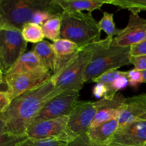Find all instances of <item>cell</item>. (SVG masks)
I'll return each instance as SVG.
<instances>
[{
  "mask_svg": "<svg viewBox=\"0 0 146 146\" xmlns=\"http://www.w3.org/2000/svg\"><path fill=\"white\" fill-rule=\"evenodd\" d=\"M0 71H1L3 72V70H2V67H1V63H0ZM4 73V72H3Z\"/></svg>",
  "mask_w": 146,
  "mask_h": 146,
  "instance_id": "38",
  "label": "cell"
},
{
  "mask_svg": "<svg viewBox=\"0 0 146 146\" xmlns=\"http://www.w3.org/2000/svg\"><path fill=\"white\" fill-rule=\"evenodd\" d=\"M94 53L93 44L80 48L74 59L57 77L56 89L61 94L65 91H80L85 84V74Z\"/></svg>",
  "mask_w": 146,
  "mask_h": 146,
  "instance_id": "5",
  "label": "cell"
},
{
  "mask_svg": "<svg viewBox=\"0 0 146 146\" xmlns=\"http://www.w3.org/2000/svg\"><path fill=\"white\" fill-rule=\"evenodd\" d=\"M110 144L146 146V121H137L119 127Z\"/></svg>",
  "mask_w": 146,
  "mask_h": 146,
  "instance_id": "13",
  "label": "cell"
},
{
  "mask_svg": "<svg viewBox=\"0 0 146 146\" xmlns=\"http://www.w3.org/2000/svg\"><path fill=\"white\" fill-rule=\"evenodd\" d=\"M113 38L106 37L93 43L94 53L85 74V82H94L96 78L111 70L130 64L129 47L117 46Z\"/></svg>",
  "mask_w": 146,
  "mask_h": 146,
  "instance_id": "2",
  "label": "cell"
},
{
  "mask_svg": "<svg viewBox=\"0 0 146 146\" xmlns=\"http://www.w3.org/2000/svg\"><path fill=\"white\" fill-rule=\"evenodd\" d=\"M61 19V38L73 41L79 48L101 40L98 21L91 13L64 11Z\"/></svg>",
  "mask_w": 146,
  "mask_h": 146,
  "instance_id": "4",
  "label": "cell"
},
{
  "mask_svg": "<svg viewBox=\"0 0 146 146\" xmlns=\"http://www.w3.org/2000/svg\"><path fill=\"white\" fill-rule=\"evenodd\" d=\"M33 51L38 57L44 68L52 74L56 61V54L52 44L48 41H43L34 45Z\"/></svg>",
  "mask_w": 146,
  "mask_h": 146,
  "instance_id": "18",
  "label": "cell"
},
{
  "mask_svg": "<svg viewBox=\"0 0 146 146\" xmlns=\"http://www.w3.org/2000/svg\"><path fill=\"white\" fill-rule=\"evenodd\" d=\"M68 115L34 121L27 131V138L33 139H58L70 142L67 132Z\"/></svg>",
  "mask_w": 146,
  "mask_h": 146,
  "instance_id": "8",
  "label": "cell"
},
{
  "mask_svg": "<svg viewBox=\"0 0 146 146\" xmlns=\"http://www.w3.org/2000/svg\"><path fill=\"white\" fill-rule=\"evenodd\" d=\"M111 4L118 8L126 9L131 12L140 13L146 11V0H111Z\"/></svg>",
  "mask_w": 146,
  "mask_h": 146,
  "instance_id": "24",
  "label": "cell"
},
{
  "mask_svg": "<svg viewBox=\"0 0 146 146\" xmlns=\"http://www.w3.org/2000/svg\"><path fill=\"white\" fill-rule=\"evenodd\" d=\"M144 40H146V19L141 17L139 13L131 12L128 24L113 38V44L129 47Z\"/></svg>",
  "mask_w": 146,
  "mask_h": 146,
  "instance_id": "11",
  "label": "cell"
},
{
  "mask_svg": "<svg viewBox=\"0 0 146 146\" xmlns=\"http://www.w3.org/2000/svg\"><path fill=\"white\" fill-rule=\"evenodd\" d=\"M117 121L119 127L146 121V94L125 98L120 107Z\"/></svg>",
  "mask_w": 146,
  "mask_h": 146,
  "instance_id": "12",
  "label": "cell"
},
{
  "mask_svg": "<svg viewBox=\"0 0 146 146\" xmlns=\"http://www.w3.org/2000/svg\"><path fill=\"white\" fill-rule=\"evenodd\" d=\"M21 31L23 38L27 43L38 44L44 41V38H45L41 26L34 23H29L26 24L21 29Z\"/></svg>",
  "mask_w": 146,
  "mask_h": 146,
  "instance_id": "20",
  "label": "cell"
},
{
  "mask_svg": "<svg viewBox=\"0 0 146 146\" xmlns=\"http://www.w3.org/2000/svg\"><path fill=\"white\" fill-rule=\"evenodd\" d=\"M68 146H109L108 145L98 144L91 141L86 133L78 135L68 143Z\"/></svg>",
  "mask_w": 146,
  "mask_h": 146,
  "instance_id": "27",
  "label": "cell"
},
{
  "mask_svg": "<svg viewBox=\"0 0 146 146\" xmlns=\"http://www.w3.org/2000/svg\"><path fill=\"white\" fill-rule=\"evenodd\" d=\"M146 55V40L141 41L138 44L131 46L130 48V56L131 57L141 56Z\"/></svg>",
  "mask_w": 146,
  "mask_h": 146,
  "instance_id": "29",
  "label": "cell"
},
{
  "mask_svg": "<svg viewBox=\"0 0 146 146\" xmlns=\"http://www.w3.org/2000/svg\"><path fill=\"white\" fill-rule=\"evenodd\" d=\"M125 98L122 94L118 93L112 99L103 98L97 101L98 110L91 128H95L110 121L117 119L120 107Z\"/></svg>",
  "mask_w": 146,
  "mask_h": 146,
  "instance_id": "14",
  "label": "cell"
},
{
  "mask_svg": "<svg viewBox=\"0 0 146 146\" xmlns=\"http://www.w3.org/2000/svg\"><path fill=\"white\" fill-rule=\"evenodd\" d=\"M51 75L52 74L48 71L6 74L4 81L7 86V94L12 101L48 81L51 78Z\"/></svg>",
  "mask_w": 146,
  "mask_h": 146,
  "instance_id": "7",
  "label": "cell"
},
{
  "mask_svg": "<svg viewBox=\"0 0 146 146\" xmlns=\"http://www.w3.org/2000/svg\"><path fill=\"white\" fill-rule=\"evenodd\" d=\"M11 100L5 91H0V114L4 112L11 103Z\"/></svg>",
  "mask_w": 146,
  "mask_h": 146,
  "instance_id": "32",
  "label": "cell"
},
{
  "mask_svg": "<svg viewBox=\"0 0 146 146\" xmlns=\"http://www.w3.org/2000/svg\"><path fill=\"white\" fill-rule=\"evenodd\" d=\"M108 145L109 146H124V145H118V144H109Z\"/></svg>",
  "mask_w": 146,
  "mask_h": 146,
  "instance_id": "36",
  "label": "cell"
},
{
  "mask_svg": "<svg viewBox=\"0 0 146 146\" xmlns=\"http://www.w3.org/2000/svg\"><path fill=\"white\" fill-rule=\"evenodd\" d=\"M108 92V88L104 84L101 82H97L92 89L93 96L96 98L101 99L106 96Z\"/></svg>",
  "mask_w": 146,
  "mask_h": 146,
  "instance_id": "30",
  "label": "cell"
},
{
  "mask_svg": "<svg viewBox=\"0 0 146 146\" xmlns=\"http://www.w3.org/2000/svg\"><path fill=\"white\" fill-rule=\"evenodd\" d=\"M118 128L119 124L118 121L114 119L95 128H90L86 133L94 142L102 145H109Z\"/></svg>",
  "mask_w": 146,
  "mask_h": 146,
  "instance_id": "17",
  "label": "cell"
},
{
  "mask_svg": "<svg viewBox=\"0 0 146 146\" xmlns=\"http://www.w3.org/2000/svg\"><path fill=\"white\" fill-rule=\"evenodd\" d=\"M52 46L56 56L73 55L78 52L81 48L73 41L62 38L54 41Z\"/></svg>",
  "mask_w": 146,
  "mask_h": 146,
  "instance_id": "21",
  "label": "cell"
},
{
  "mask_svg": "<svg viewBox=\"0 0 146 146\" xmlns=\"http://www.w3.org/2000/svg\"><path fill=\"white\" fill-rule=\"evenodd\" d=\"M27 138V136H16L7 133L5 123L0 114V146H17Z\"/></svg>",
  "mask_w": 146,
  "mask_h": 146,
  "instance_id": "23",
  "label": "cell"
},
{
  "mask_svg": "<svg viewBox=\"0 0 146 146\" xmlns=\"http://www.w3.org/2000/svg\"><path fill=\"white\" fill-rule=\"evenodd\" d=\"M58 5L65 12L91 13L94 10L101 9L103 5L111 4V0H56Z\"/></svg>",
  "mask_w": 146,
  "mask_h": 146,
  "instance_id": "15",
  "label": "cell"
},
{
  "mask_svg": "<svg viewBox=\"0 0 146 146\" xmlns=\"http://www.w3.org/2000/svg\"><path fill=\"white\" fill-rule=\"evenodd\" d=\"M98 26L101 31H104L107 34V37L114 38L121 32L122 29H117L113 20V14L104 11L103 17L98 21Z\"/></svg>",
  "mask_w": 146,
  "mask_h": 146,
  "instance_id": "22",
  "label": "cell"
},
{
  "mask_svg": "<svg viewBox=\"0 0 146 146\" xmlns=\"http://www.w3.org/2000/svg\"><path fill=\"white\" fill-rule=\"evenodd\" d=\"M38 71L47 70L44 68L36 54L33 51H30L24 53L4 75Z\"/></svg>",
  "mask_w": 146,
  "mask_h": 146,
  "instance_id": "16",
  "label": "cell"
},
{
  "mask_svg": "<svg viewBox=\"0 0 146 146\" xmlns=\"http://www.w3.org/2000/svg\"><path fill=\"white\" fill-rule=\"evenodd\" d=\"M80 96V91H65L50 100L34 121L52 119L69 115L76 105Z\"/></svg>",
  "mask_w": 146,
  "mask_h": 146,
  "instance_id": "10",
  "label": "cell"
},
{
  "mask_svg": "<svg viewBox=\"0 0 146 146\" xmlns=\"http://www.w3.org/2000/svg\"><path fill=\"white\" fill-rule=\"evenodd\" d=\"M45 38L51 41H56L61 38V16H56L46 21L41 26Z\"/></svg>",
  "mask_w": 146,
  "mask_h": 146,
  "instance_id": "19",
  "label": "cell"
},
{
  "mask_svg": "<svg viewBox=\"0 0 146 146\" xmlns=\"http://www.w3.org/2000/svg\"><path fill=\"white\" fill-rule=\"evenodd\" d=\"M143 76V83L146 84V71H142Z\"/></svg>",
  "mask_w": 146,
  "mask_h": 146,
  "instance_id": "34",
  "label": "cell"
},
{
  "mask_svg": "<svg viewBox=\"0 0 146 146\" xmlns=\"http://www.w3.org/2000/svg\"><path fill=\"white\" fill-rule=\"evenodd\" d=\"M127 71H121L119 70H111V71H107L104 73V74L99 76L98 78H96L94 81V82H101L105 84L107 86L108 89L111 86V84H113L114 81L118 77L121 76L123 75L126 74Z\"/></svg>",
  "mask_w": 146,
  "mask_h": 146,
  "instance_id": "26",
  "label": "cell"
},
{
  "mask_svg": "<svg viewBox=\"0 0 146 146\" xmlns=\"http://www.w3.org/2000/svg\"><path fill=\"white\" fill-rule=\"evenodd\" d=\"M1 24H2V19H1V16H0V25H1Z\"/></svg>",
  "mask_w": 146,
  "mask_h": 146,
  "instance_id": "37",
  "label": "cell"
},
{
  "mask_svg": "<svg viewBox=\"0 0 146 146\" xmlns=\"http://www.w3.org/2000/svg\"><path fill=\"white\" fill-rule=\"evenodd\" d=\"M127 78L128 80V86L133 88H137L143 83L142 71L135 68L127 71Z\"/></svg>",
  "mask_w": 146,
  "mask_h": 146,
  "instance_id": "28",
  "label": "cell"
},
{
  "mask_svg": "<svg viewBox=\"0 0 146 146\" xmlns=\"http://www.w3.org/2000/svg\"><path fill=\"white\" fill-rule=\"evenodd\" d=\"M0 91H5V92H7V89L5 88H2V87H0Z\"/></svg>",
  "mask_w": 146,
  "mask_h": 146,
  "instance_id": "35",
  "label": "cell"
},
{
  "mask_svg": "<svg viewBox=\"0 0 146 146\" xmlns=\"http://www.w3.org/2000/svg\"><path fill=\"white\" fill-rule=\"evenodd\" d=\"M59 94L56 89L55 83L50 79L35 89L13 99L1 113L7 133L16 136H27L29 127L44 106Z\"/></svg>",
  "mask_w": 146,
  "mask_h": 146,
  "instance_id": "1",
  "label": "cell"
},
{
  "mask_svg": "<svg viewBox=\"0 0 146 146\" xmlns=\"http://www.w3.org/2000/svg\"><path fill=\"white\" fill-rule=\"evenodd\" d=\"M97 110L96 101H78L68 115L67 123V132L71 141L88 131L95 118Z\"/></svg>",
  "mask_w": 146,
  "mask_h": 146,
  "instance_id": "9",
  "label": "cell"
},
{
  "mask_svg": "<svg viewBox=\"0 0 146 146\" xmlns=\"http://www.w3.org/2000/svg\"><path fill=\"white\" fill-rule=\"evenodd\" d=\"M0 87L5 88L7 89V86L4 81V74L1 71H0Z\"/></svg>",
  "mask_w": 146,
  "mask_h": 146,
  "instance_id": "33",
  "label": "cell"
},
{
  "mask_svg": "<svg viewBox=\"0 0 146 146\" xmlns=\"http://www.w3.org/2000/svg\"><path fill=\"white\" fill-rule=\"evenodd\" d=\"M68 141L58 139H33L27 138L17 146H68Z\"/></svg>",
  "mask_w": 146,
  "mask_h": 146,
  "instance_id": "25",
  "label": "cell"
},
{
  "mask_svg": "<svg viewBox=\"0 0 146 146\" xmlns=\"http://www.w3.org/2000/svg\"><path fill=\"white\" fill-rule=\"evenodd\" d=\"M47 10L61 15L64 12L56 0H0L2 24L18 29L31 23L36 13Z\"/></svg>",
  "mask_w": 146,
  "mask_h": 146,
  "instance_id": "3",
  "label": "cell"
},
{
  "mask_svg": "<svg viewBox=\"0 0 146 146\" xmlns=\"http://www.w3.org/2000/svg\"><path fill=\"white\" fill-rule=\"evenodd\" d=\"M130 63L134 66V68L139 71H146V55L141 56L131 57Z\"/></svg>",
  "mask_w": 146,
  "mask_h": 146,
  "instance_id": "31",
  "label": "cell"
},
{
  "mask_svg": "<svg viewBox=\"0 0 146 146\" xmlns=\"http://www.w3.org/2000/svg\"><path fill=\"white\" fill-rule=\"evenodd\" d=\"M27 46L21 30L6 24L0 25V63L4 74L25 53Z\"/></svg>",
  "mask_w": 146,
  "mask_h": 146,
  "instance_id": "6",
  "label": "cell"
}]
</instances>
